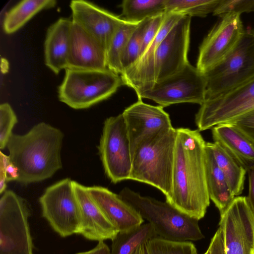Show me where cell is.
Masks as SVG:
<instances>
[{"mask_svg": "<svg viewBox=\"0 0 254 254\" xmlns=\"http://www.w3.org/2000/svg\"><path fill=\"white\" fill-rule=\"evenodd\" d=\"M157 237L149 223L142 224L127 232H119L112 240L110 254H132L139 246Z\"/></svg>", "mask_w": 254, "mask_h": 254, "instance_id": "cell-26", "label": "cell"}, {"mask_svg": "<svg viewBox=\"0 0 254 254\" xmlns=\"http://www.w3.org/2000/svg\"><path fill=\"white\" fill-rule=\"evenodd\" d=\"M106 50L94 37L72 21L67 68H107Z\"/></svg>", "mask_w": 254, "mask_h": 254, "instance_id": "cell-19", "label": "cell"}, {"mask_svg": "<svg viewBox=\"0 0 254 254\" xmlns=\"http://www.w3.org/2000/svg\"><path fill=\"white\" fill-rule=\"evenodd\" d=\"M132 254H147L145 244L139 246Z\"/></svg>", "mask_w": 254, "mask_h": 254, "instance_id": "cell-41", "label": "cell"}, {"mask_svg": "<svg viewBox=\"0 0 254 254\" xmlns=\"http://www.w3.org/2000/svg\"><path fill=\"white\" fill-rule=\"evenodd\" d=\"M166 0H124L121 7L123 19L132 22L142 21L166 13Z\"/></svg>", "mask_w": 254, "mask_h": 254, "instance_id": "cell-28", "label": "cell"}, {"mask_svg": "<svg viewBox=\"0 0 254 254\" xmlns=\"http://www.w3.org/2000/svg\"><path fill=\"white\" fill-rule=\"evenodd\" d=\"M183 15L166 13L165 19L156 37L146 50L132 65L120 75L123 85H126L138 94L151 89L155 84L154 72V54L159 45Z\"/></svg>", "mask_w": 254, "mask_h": 254, "instance_id": "cell-17", "label": "cell"}, {"mask_svg": "<svg viewBox=\"0 0 254 254\" xmlns=\"http://www.w3.org/2000/svg\"><path fill=\"white\" fill-rule=\"evenodd\" d=\"M42 216L62 237L78 234L80 215L72 181L65 178L49 186L39 198Z\"/></svg>", "mask_w": 254, "mask_h": 254, "instance_id": "cell-10", "label": "cell"}, {"mask_svg": "<svg viewBox=\"0 0 254 254\" xmlns=\"http://www.w3.org/2000/svg\"><path fill=\"white\" fill-rule=\"evenodd\" d=\"M6 182L17 181L19 172L17 167L9 160L6 168Z\"/></svg>", "mask_w": 254, "mask_h": 254, "instance_id": "cell-39", "label": "cell"}, {"mask_svg": "<svg viewBox=\"0 0 254 254\" xmlns=\"http://www.w3.org/2000/svg\"><path fill=\"white\" fill-rule=\"evenodd\" d=\"M207 143L232 193L235 196L240 195L244 188L247 170L219 144Z\"/></svg>", "mask_w": 254, "mask_h": 254, "instance_id": "cell-24", "label": "cell"}, {"mask_svg": "<svg viewBox=\"0 0 254 254\" xmlns=\"http://www.w3.org/2000/svg\"><path fill=\"white\" fill-rule=\"evenodd\" d=\"M149 19L147 18L140 22L130 36L122 57L121 64L123 72L134 64L140 58L143 34Z\"/></svg>", "mask_w": 254, "mask_h": 254, "instance_id": "cell-31", "label": "cell"}, {"mask_svg": "<svg viewBox=\"0 0 254 254\" xmlns=\"http://www.w3.org/2000/svg\"><path fill=\"white\" fill-rule=\"evenodd\" d=\"M119 194L152 225L158 237L174 241L204 238L198 220L182 212L166 201L142 196L127 188H124Z\"/></svg>", "mask_w": 254, "mask_h": 254, "instance_id": "cell-3", "label": "cell"}, {"mask_svg": "<svg viewBox=\"0 0 254 254\" xmlns=\"http://www.w3.org/2000/svg\"><path fill=\"white\" fill-rule=\"evenodd\" d=\"M220 0H166V13L203 17L213 13Z\"/></svg>", "mask_w": 254, "mask_h": 254, "instance_id": "cell-29", "label": "cell"}, {"mask_svg": "<svg viewBox=\"0 0 254 254\" xmlns=\"http://www.w3.org/2000/svg\"><path fill=\"white\" fill-rule=\"evenodd\" d=\"M26 201L11 190L0 199V254H33Z\"/></svg>", "mask_w": 254, "mask_h": 254, "instance_id": "cell-7", "label": "cell"}, {"mask_svg": "<svg viewBox=\"0 0 254 254\" xmlns=\"http://www.w3.org/2000/svg\"><path fill=\"white\" fill-rule=\"evenodd\" d=\"M177 137L173 127L141 147L132 158L129 180L152 186L165 195L172 190Z\"/></svg>", "mask_w": 254, "mask_h": 254, "instance_id": "cell-4", "label": "cell"}, {"mask_svg": "<svg viewBox=\"0 0 254 254\" xmlns=\"http://www.w3.org/2000/svg\"><path fill=\"white\" fill-rule=\"evenodd\" d=\"M72 20L62 17L48 28L44 42L45 63L54 73L67 68Z\"/></svg>", "mask_w": 254, "mask_h": 254, "instance_id": "cell-21", "label": "cell"}, {"mask_svg": "<svg viewBox=\"0 0 254 254\" xmlns=\"http://www.w3.org/2000/svg\"><path fill=\"white\" fill-rule=\"evenodd\" d=\"M111 251L108 246L103 242L99 241L97 245L93 249L76 254H110Z\"/></svg>", "mask_w": 254, "mask_h": 254, "instance_id": "cell-40", "label": "cell"}, {"mask_svg": "<svg viewBox=\"0 0 254 254\" xmlns=\"http://www.w3.org/2000/svg\"><path fill=\"white\" fill-rule=\"evenodd\" d=\"M63 138L61 130L44 122L24 134L12 133L7 147L10 161L18 169L17 181L24 184L43 181L61 169Z\"/></svg>", "mask_w": 254, "mask_h": 254, "instance_id": "cell-2", "label": "cell"}, {"mask_svg": "<svg viewBox=\"0 0 254 254\" xmlns=\"http://www.w3.org/2000/svg\"><path fill=\"white\" fill-rule=\"evenodd\" d=\"M18 120L10 105L7 103L0 105V148L4 149L12 134V130Z\"/></svg>", "mask_w": 254, "mask_h": 254, "instance_id": "cell-32", "label": "cell"}, {"mask_svg": "<svg viewBox=\"0 0 254 254\" xmlns=\"http://www.w3.org/2000/svg\"><path fill=\"white\" fill-rule=\"evenodd\" d=\"M129 138L131 158L137 151L161 133L173 127L169 115L160 106H152L142 99L122 113Z\"/></svg>", "mask_w": 254, "mask_h": 254, "instance_id": "cell-12", "label": "cell"}, {"mask_svg": "<svg viewBox=\"0 0 254 254\" xmlns=\"http://www.w3.org/2000/svg\"><path fill=\"white\" fill-rule=\"evenodd\" d=\"M230 123L236 127L254 143V111L242 116Z\"/></svg>", "mask_w": 254, "mask_h": 254, "instance_id": "cell-35", "label": "cell"}, {"mask_svg": "<svg viewBox=\"0 0 254 254\" xmlns=\"http://www.w3.org/2000/svg\"><path fill=\"white\" fill-rule=\"evenodd\" d=\"M254 12V0H220L213 15L221 17L228 13L241 15Z\"/></svg>", "mask_w": 254, "mask_h": 254, "instance_id": "cell-33", "label": "cell"}, {"mask_svg": "<svg viewBox=\"0 0 254 254\" xmlns=\"http://www.w3.org/2000/svg\"><path fill=\"white\" fill-rule=\"evenodd\" d=\"M205 75V100L254 78V29L245 30L234 49Z\"/></svg>", "mask_w": 254, "mask_h": 254, "instance_id": "cell-6", "label": "cell"}, {"mask_svg": "<svg viewBox=\"0 0 254 254\" xmlns=\"http://www.w3.org/2000/svg\"><path fill=\"white\" fill-rule=\"evenodd\" d=\"M55 0H23L10 9L5 14L2 27L7 34L14 33L42 10L54 7Z\"/></svg>", "mask_w": 254, "mask_h": 254, "instance_id": "cell-25", "label": "cell"}, {"mask_svg": "<svg viewBox=\"0 0 254 254\" xmlns=\"http://www.w3.org/2000/svg\"><path fill=\"white\" fill-rule=\"evenodd\" d=\"M191 17L184 16L156 49L154 59L155 83L181 70L189 63Z\"/></svg>", "mask_w": 254, "mask_h": 254, "instance_id": "cell-14", "label": "cell"}, {"mask_svg": "<svg viewBox=\"0 0 254 254\" xmlns=\"http://www.w3.org/2000/svg\"><path fill=\"white\" fill-rule=\"evenodd\" d=\"M145 247L147 254H197L190 241H174L157 237L148 241Z\"/></svg>", "mask_w": 254, "mask_h": 254, "instance_id": "cell-30", "label": "cell"}, {"mask_svg": "<svg viewBox=\"0 0 254 254\" xmlns=\"http://www.w3.org/2000/svg\"><path fill=\"white\" fill-rule=\"evenodd\" d=\"M9 160L8 156L0 152V193L5 191L6 188V168Z\"/></svg>", "mask_w": 254, "mask_h": 254, "instance_id": "cell-37", "label": "cell"}, {"mask_svg": "<svg viewBox=\"0 0 254 254\" xmlns=\"http://www.w3.org/2000/svg\"><path fill=\"white\" fill-rule=\"evenodd\" d=\"M252 254H254V246L252 250Z\"/></svg>", "mask_w": 254, "mask_h": 254, "instance_id": "cell-43", "label": "cell"}, {"mask_svg": "<svg viewBox=\"0 0 254 254\" xmlns=\"http://www.w3.org/2000/svg\"><path fill=\"white\" fill-rule=\"evenodd\" d=\"M58 88L60 101L74 109H83L108 99L122 85L121 76L103 69L66 68Z\"/></svg>", "mask_w": 254, "mask_h": 254, "instance_id": "cell-5", "label": "cell"}, {"mask_svg": "<svg viewBox=\"0 0 254 254\" xmlns=\"http://www.w3.org/2000/svg\"><path fill=\"white\" fill-rule=\"evenodd\" d=\"M247 172L249 176V194L247 199L254 215V166L251 167Z\"/></svg>", "mask_w": 254, "mask_h": 254, "instance_id": "cell-38", "label": "cell"}, {"mask_svg": "<svg viewBox=\"0 0 254 254\" xmlns=\"http://www.w3.org/2000/svg\"><path fill=\"white\" fill-rule=\"evenodd\" d=\"M95 203L119 232L134 229L144 222L139 213L119 195L101 186L86 187Z\"/></svg>", "mask_w": 254, "mask_h": 254, "instance_id": "cell-20", "label": "cell"}, {"mask_svg": "<svg viewBox=\"0 0 254 254\" xmlns=\"http://www.w3.org/2000/svg\"><path fill=\"white\" fill-rule=\"evenodd\" d=\"M72 185L80 210L78 234L90 240H112L119 232L117 229L92 199L86 187L74 181H72Z\"/></svg>", "mask_w": 254, "mask_h": 254, "instance_id": "cell-18", "label": "cell"}, {"mask_svg": "<svg viewBox=\"0 0 254 254\" xmlns=\"http://www.w3.org/2000/svg\"><path fill=\"white\" fill-rule=\"evenodd\" d=\"M206 79L190 63L179 72L156 82L150 89L138 94V99L146 98L163 108L171 105L191 103L201 105L205 100Z\"/></svg>", "mask_w": 254, "mask_h": 254, "instance_id": "cell-8", "label": "cell"}, {"mask_svg": "<svg viewBox=\"0 0 254 254\" xmlns=\"http://www.w3.org/2000/svg\"><path fill=\"white\" fill-rule=\"evenodd\" d=\"M70 7L72 21L96 39L107 51L114 34L125 20L85 0H72Z\"/></svg>", "mask_w": 254, "mask_h": 254, "instance_id": "cell-16", "label": "cell"}, {"mask_svg": "<svg viewBox=\"0 0 254 254\" xmlns=\"http://www.w3.org/2000/svg\"><path fill=\"white\" fill-rule=\"evenodd\" d=\"M206 174L207 190L211 199L223 214L236 196L216 163L212 152L206 142Z\"/></svg>", "mask_w": 254, "mask_h": 254, "instance_id": "cell-23", "label": "cell"}, {"mask_svg": "<svg viewBox=\"0 0 254 254\" xmlns=\"http://www.w3.org/2000/svg\"><path fill=\"white\" fill-rule=\"evenodd\" d=\"M208 249L210 254H226L224 234L221 227L219 226L211 239Z\"/></svg>", "mask_w": 254, "mask_h": 254, "instance_id": "cell-36", "label": "cell"}, {"mask_svg": "<svg viewBox=\"0 0 254 254\" xmlns=\"http://www.w3.org/2000/svg\"><path fill=\"white\" fill-rule=\"evenodd\" d=\"M214 142L224 148L248 171L254 166V143L236 127L230 123L212 128Z\"/></svg>", "mask_w": 254, "mask_h": 254, "instance_id": "cell-22", "label": "cell"}, {"mask_svg": "<svg viewBox=\"0 0 254 254\" xmlns=\"http://www.w3.org/2000/svg\"><path fill=\"white\" fill-rule=\"evenodd\" d=\"M203 254H210L209 249L208 248V249L207 250L206 252L205 253H204Z\"/></svg>", "mask_w": 254, "mask_h": 254, "instance_id": "cell-42", "label": "cell"}, {"mask_svg": "<svg viewBox=\"0 0 254 254\" xmlns=\"http://www.w3.org/2000/svg\"><path fill=\"white\" fill-rule=\"evenodd\" d=\"M226 254H252L254 246V215L247 197L236 196L220 215Z\"/></svg>", "mask_w": 254, "mask_h": 254, "instance_id": "cell-13", "label": "cell"}, {"mask_svg": "<svg viewBox=\"0 0 254 254\" xmlns=\"http://www.w3.org/2000/svg\"><path fill=\"white\" fill-rule=\"evenodd\" d=\"M220 17L199 48L196 67L204 74L234 49L245 31L241 15L228 13Z\"/></svg>", "mask_w": 254, "mask_h": 254, "instance_id": "cell-11", "label": "cell"}, {"mask_svg": "<svg viewBox=\"0 0 254 254\" xmlns=\"http://www.w3.org/2000/svg\"><path fill=\"white\" fill-rule=\"evenodd\" d=\"M98 149L105 173L111 182L129 180L132 160L122 113L105 121Z\"/></svg>", "mask_w": 254, "mask_h": 254, "instance_id": "cell-9", "label": "cell"}, {"mask_svg": "<svg viewBox=\"0 0 254 254\" xmlns=\"http://www.w3.org/2000/svg\"><path fill=\"white\" fill-rule=\"evenodd\" d=\"M165 15L166 13L150 18L149 19L143 34L140 57L159 32L165 19Z\"/></svg>", "mask_w": 254, "mask_h": 254, "instance_id": "cell-34", "label": "cell"}, {"mask_svg": "<svg viewBox=\"0 0 254 254\" xmlns=\"http://www.w3.org/2000/svg\"><path fill=\"white\" fill-rule=\"evenodd\" d=\"M172 190L166 201L198 220L210 204L206 174V142L198 129L178 128Z\"/></svg>", "mask_w": 254, "mask_h": 254, "instance_id": "cell-1", "label": "cell"}, {"mask_svg": "<svg viewBox=\"0 0 254 254\" xmlns=\"http://www.w3.org/2000/svg\"><path fill=\"white\" fill-rule=\"evenodd\" d=\"M139 23L125 20L114 34L107 48V67L119 75L123 73L121 60L123 52L130 36Z\"/></svg>", "mask_w": 254, "mask_h": 254, "instance_id": "cell-27", "label": "cell"}, {"mask_svg": "<svg viewBox=\"0 0 254 254\" xmlns=\"http://www.w3.org/2000/svg\"><path fill=\"white\" fill-rule=\"evenodd\" d=\"M254 98V78L217 97L205 100L195 115L200 131L228 123L233 113Z\"/></svg>", "mask_w": 254, "mask_h": 254, "instance_id": "cell-15", "label": "cell"}]
</instances>
